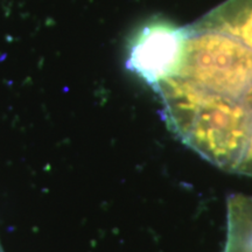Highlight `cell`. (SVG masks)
<instances>
[{
	"instance_id": "1",
	"label": "cell",
	"mask_w": 252,
	"mask_h": 252,
	"mask_svg": "<svg viewBox=\"0 0 252 252\" xmlns=\"http://www.w3.org/2000/svg\"><path fill=\"white\" fill-rule=\"evenodd\" d=\"M153 90L186 146L252 178V0H226L186 27L178 68Z\"/></svg>"
},
{
	"instance_id": "4",
	"label": "cell",
	"mask_w": 252,
	"mask_h": 252,
	"mask_svg": "<svg viewBox=\"0 0 252 252\" xmlns=\"http://www.w3.org/2000/svg\"><path fill=\"white\" fill-rule=\"evenodd\" d=\"M0 252H5L4 249H2V247H1V244H0Z\"/></svg>"
},
{
	"instance_id": "3",
	"label": "cell",
	"mask_w": 252,
	"mask_h": 252,
	"mask_svg": "<svg viewBox=\"0 0 252 252\" xmlns=\"http://www.w3.org/2000/svg\"><path fill=\"white\" fill-rule=\"evenodd\" d=\"M223 252H252V196L235 194L228 198Z\"/></svg>"
},
{
	"instance_id": "2",
	"label": "cell",
	"mask_w": 252,
	"mask_h": 252,
	"mask_svg": "<svg viewBox=\"0 0 252 252\" xmlns=\"http://www.w3.org/2000/svg\"><path fill=\"white\" fill-rule=\"evenodd\" d=\"M185 40L186 27L165 20L150 21L132 40L126 68L151 88L156 87L178 68Z\"/></svg>"
}]
</instances>
